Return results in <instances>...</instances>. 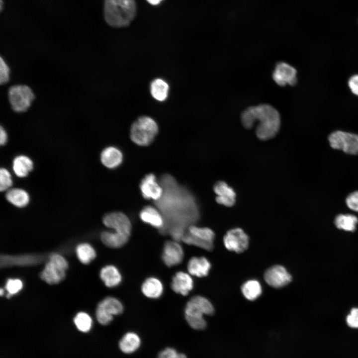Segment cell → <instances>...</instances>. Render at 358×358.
I'll list each match as a JSON object with an SVG mask.
<instances>
[{"instance_id": "obj_22", "label": "cell", "mask_w": 358, "mask_h": 358, "mask_svg": "<svg viewBox=\"0 0 358 358\" xmlns=\"http://www.w3.org/2000/svg\"><path fill=\"white\" fill-rule=\"evenodd\" d=\"M100 277L105 285L108 287L118 285L122 280L119 271L115 267L112 265L103 268L100 272Z\"/></svg>"}, {"instance_id": "obj_15", "label": "cell", "mask_w": 358, "mask_h": 358, "mask_svg": "<svg viewBox=\"0 0 358 358\" xmlns=\"http://www.w3.org/2000/svg\"><path fill=\"white\" fill-rule=\"evenodd\" d=\"M213 190L217 195L216 201L219 204L227 207L234 205L236 200V193L233 188L223 181L216 182Z\"/></svg>"}, {"instance_id": "obj_19", "label": "cell", "mask_w": 358, "mask_h": 358, "mask_svg": "<svg viewBox=\"0 0 358 358\" xmlns=\"http://www.w3.org/2000/svg\"><path fill=\"white\" fill-rule=\"evenodd\" d=\"M187 268L190 274L200 277L208 274L211 265L207 259L203 257H194L190 259Z\"/></svg>"}, {"instance_id": "obj_35", "label": "cell", "mask_w": 358, "mask_h": 358, "mask_svg": "<svg viewBox=\"0 0 358 358\" xmlns=\"http://www.w3.org/2000/svg\"><path fill=\"white\" fill-rule=\"evenodd\" d=\"M12 184L11 176L8 170L1 168L0 170V190L1 191L8 189Z\"/></svg>"}, {"instance_id": "obj_43", "label": "cell", "mask_w": 358, "mask_h": 358, "mask_svg": "<svg viewBox=\"0 0 358 358\" xmlns=\"http://www.w3.org/2000/svg\"><path fill=\"white\" fill-rule=\"evenodd\" d=\"M147 1L152 4V5H157L160 3V2L161 1V0H147Z\"/></svg>"}, {"instance_id": "obj_26", "label": "cell", "mask_w": 358, "mask_h": 358, "mask_svg": "<svg viewBox=\"0 0 358 358\" xmlns=\"http://www.w3.org/2000/svg\"><path fill=\"white\" fill-rule=\"evenodd\" d=\"M102 243L107 247L119 248L123 246L128 241L129 237L115 232H102L100 234Z\"/></svg>"}, {"instance_id": "obj_24", "label": "cell", "mask_w": 358, "mask_h": 358, "mask_svg": "<svg viewBox=\"0 0 358 358\" xmlns=\"http://www.w3.org/2000/svg\"><path fill=\"white\" fill-rule=\"evenodd\" d=\"M32 160L24 155L16 156L12 162V168L14 174L19 178L27 176L33 169Z\"/></svg>"}, {"instance_id": "obj_6", "label": "cell", "mask_w": 358, "mask_h": 358, "mask_svg": "<svg viewBox=\"0 0 358 358\" xmlns=\"http://www.w3.org/2000/svg\"><path fill=\"white\" fill-rule=\"evenodd\" d=\"M328 140L331 147L334 149L342 150L348 154H358V134L336 131L329 135Z\"/></svg>"}, {"instance_id": "obj_38", "label": "cell", "mask_w": 358, "mask_h": 358, "mask_svg": "<svg viewBox=\"0 0 358 358\" xmlns=\"http://www.w3.org/2000/svg\"><path fill=\"white\" fill-rule=\"evenodd\" d=\"M348 326L352 328H358V308H353L346 318Z\"/></svg>"}, {"instance_id": "obj_39", "label": "cell", "mask_w": 358, "mask_h": 358, "mask_svg": "<svg viewBox=\"0 0 358 358\" xmlns=\"http://www.w3.org/2000/svg\"><path fill=\"white\" fill-rule=\"evenodd\" d=\"M346 201L347 205L350 209L358 212V191H354L349 194Z\"/></svg>"}, {"instance_id": "obj_20", "label": "cell", "mask_w": 358, "mask_h": 358, "mask_svg": "<svg viewBox=\"0 0 358 358\" xmlns=\"http://www.w3.org/2000/svg\"><path fill=\"white\" fill-rule=\"evenodd\" d=\"M140 217L144 222L159 229H162L165 224L162 215L151 206L145 207L140 213Z\"/></svg>"}, {"instance_id": "obj_28", "label": "cell", "mask_w": 358, "mask_h": 358, "mask_svg": "<svg viewBox=\"0 0 358 358\" xmlns=\"http://www.w3.org/2000/svg\"><path fill=\"white\" fill-rule=\"evenodd\" d=\"M241 290L245 297L251 301L257 299L262 292L261 285L256 280L246 281L243 284Z\"/></svg>"}, {"instance_id": "obj_16", "label": "cell", "mask_w": 358, "mask_h": 358, "mask_svg": "<svg viewBox=\"0 0 358 358\" xmlns=\"http://www.w3.org/2000/svg\"><path fill=\"white\" fill-rule=\"evenodd\" d=\"M193 287V280L188 273L177 272L173 277L171 287L173 291L182 295H186Z\"/></svg>"}, {"instance_id": "obj_5", "label": "cell", "mask_w": 358, "mask_h": 358, "mask_svg": "<svg viewBox=\"0 0 358 358\" xmlns=\"http://www.w3.org/2000/svg\"><path fill=\"white\" fill-rule=\"evenodd\" d=\"M8 97L12 109L17 112L26 111L35 97L32 90L23 85L11 87L8 90Z\"/></svg>"}, {"instance_id": "obj_47", "label": "cell", "mask_w": 358, "mask_h": 358, "mask_svg": "<svg viewBox=\"0 0 358 358\" xmlns=\"http://www.w3.org/2000/svg\"><path fill=\"white\" fill-rule=\"evenodd\" d=\"M161 0L162 1V0Z\"/></svg>"}, {"instance_id": "obj_44", "label": "cell", "mask_w": 358, "mask_h": 358, "mask_svg": "<svg viewBox=\"0 0 358 358\" xmlns=\"http://www.w3.org/2000/svg\"><path fill=\"white\" fill-rule=\"evenodd\" d=\"M177 358H187V357L183 353H178Z\"/></svg>"}, {"instance_id": "obj_10", "label": "cell", "mask_w": 358, "mask_h": 358, "mask_svg": "<svg viewBox=\"0 0 358 358\" xmlns=\"http://www.w3.org/2000/svg\"><path fill=\"white\" fill-rule=\"evenodd\" d=\"M296 76V70L289 64L283 62L276 64L272 74L273 80L281 87L286 85L294 86L297 82Z\"/></svg>"}, {"instance_id": "obj_42", "label": "cell", "mask_w": 358, "mask_h": 358, "mask_svg": "<svg viewBox=\"0 0 358 358\" xmlns=\"http://www.w3.org/2000/svg\"><path fill=\"white\" fill-rule=\"evenodd\" d=\"M7 135L4 129L0 126V144L1 145H4L7 142Z\"/></svg>"}, {"instance_id": "obj_30", "label": "cell", "mask_w": 358, "mask_h": 358, "mask_svg": "<svg viewBox=\"0 0 358 358\" xmlns=\"http://www.w3.org/2000/svg\"><path fill=\"white\" fill-rule=\"evenodd\" d=\"M76 253L79 261L84 264H89L96 257L94 250L88 243L79 244L76 248Z\"/></svg>"}, {"instance_id": "obj_12", "label": "cell", "mask_w": 358, "mask_h": 358, "mask_svg": "<svg viewBox=\"0 0 358 358\" xmlns=\"http://www.w3.org/2000/svg\"><path fill=\"white\" fill-rule=\"evenodd\" d=\"M183 251L181 245L176 241H168L164 244L162 258L168 267H173L181 263Z\"/></svg>"}, {"instance_id": "obj_34", "label": "cell", "mask_w": 358, "mask_h": 358, "mask_svg": "<svg viewBox=\"0 0 358 358\" xmlns=\"http://www.w3.org/2000/svg\"><path fill=\"white\" fill-rule=\"evenodd\" d=\"M22 282L19 279H8L6 283L5 288L8 292L7 298L17 293L22 288Z\"/></svg>"}, {"instance_id": "obj_23", "label": "cell", "mask_w": 358, "mask_h": 358, "mask_svg": "<svg viewBox=\"0 0 358 358\" xmlns=\"http://www.w3.org/2000/svg\"><path fill=\"white\" fill-rule=\"evenodd\" d=\"M141 339L135 333L128 332L121 339L119 343L120 350L127 354H132L137 351L140 346Z\"/></svg>"}, {"instance_id": "obj_7", "label": "cell", "mask_w": 358, "mask_h": 358, "mask_svg": "<svg viewBox=\"0 0 358 358\" xmlns=\"http://www.w3.org/2000/svg\"><path fill=\"white\" fill-rule=\"evenodd\" d=\"M123 311V305L118 299L107 297L97 306L95 312L96 319L100 324L106 325L112 320L114 315L120 314Z\"/></svg>"}, {"instance_id": "obj_46", "label": "cell", "mask_w": 358, "mask_h": 358, "mask_svg": "<svg viewBox=\"0 0 358 358\" xmlns=\"http://www.w3.org/2000/svg\"><path fill=\"white\" fill-rule=\"evenodd\" d=\"M2 0H0V9H2Z\"/></svg>"}, {"instance_id": "obj_18", "label": "cell", "mask_w": 358, "mask_h": 358, "mask_svg": "<svg viewBox=\"0 0 358 358\" xmlns=\"http://www.w3.org/2000/svg\"><path fill=\"white\" fill-rule=\"evenodd\" d=\"M100 160L106 167L114 169L118 167L122 162L123 154L116 147H106L101 153Z\"/></svg>"}, {"instance_id": "obj_3", "label": "cell", "mask_w": 358, "mask_h": 358, "mask_svg": "<svg viewBox=\"0 0 358 358\" xmlns=\"http://www.w3.org/2000/svg\"><path fill=\"white\" fill-rule=\"evenodd\" d=\"M214 312V309L211 302L206 298L198 295L192 297L187 302L184 309V316L191 328L199 330L206 324L203 315H211Z\"/></svg>"}, {"instance_id": "obj_45", "label": "cell", "mask_w": 358, "mask_h": 358, "mask_svg": "<svg viewBox=\"0 0 358 358\" xmlns=\"http://www.w3.org/2000/svg\"><path fill=\"white\" fill-rule=\"evenodd\" d=\"M3 293H4V290H3V289H2V288H1V289H0V296H2V295L3 294Z\"/></svg>"}, {"instance_id": "obj_41", "label": "cell", "mask_w": 358, "mask_h": 358, "mask_svg": "<svg viewBox=\"0 0 358 358\" xmlns=\"http://www.w3.org/2000/svg\"><path fill=\"white\" fill-rule=\"evenodd\" d=\"M348 86L351 91L358 95V75L352 76L348 81Z\"/></svg>"}, {"instance_id": "obj_17", "label": "cell", "mask_w": 358, "mask_h": 358, "mask_svg": "<svg viewBox=\"0 0 358 358\" xmlns=\"http://www.w3.org/2000/svg\"><path fill=\"white\" fill-rule=\"evenodd\" d=\"M40 276L43 280L49 284H57L64 279L65 270L60 268L49 261L46 264Z\"/></svg>"}, {"instance_id": "obj_1", "label": "cell", "mask_w": 358, "mask_h": 358, "mask_svg": "<svg viewBox=\"0 0 358 358\" xmlns=\"http://www.w3.org/2000/svg\"><path fill=\"white\" fill-rule=\"evenodd\" d=\"M241 120L247 129L252 128L254 124L258 122L256 134L262 140L273 138L278 132L281 123L278 111L268 104L247 107L242 112Z\"/></svg>"}, {"instance_id": "obj_8", "label": "cell", "mask_w": 358, "mask_h": 358, "mask_svg": "<svg viewBox=\"0 0 358 358\" xmlns=\"http://www.w3.org/2000/svg\"><path fill=\"white\" fill-rule=\"evenodd\" d=\"M249 238L244 231L240 228L231 229L223 237L226 248L237 253L245 251L248 247Z\"/></svg>"}, {"instance_id": "obj_31", "label": "cell", "mask_w": 358, "mask_h": 358, "mask_svg": "<svg viewBox=\"0 0 358 358\" xmlns=\"http://www.w3.org/2000/svg\"><path fill=\"white\" fill-rule=\"evenodd\" d=\"M188 232L193 236L202 240L213 242L214 232L209 228L198 227L192 225L188 227Z\"/></svg>"}, {"instance_id": "obj_2", "label": "cell", "mask_w": 358, "mask_h": 358, "mask_svg": "<svg viewBox=\"0 0 358 358\" xmlns=\"http://www.w3.org/2000/svg\"><path fill=\"white\" fill-rule=\"evenodd\" d=\"M136 12L134 0H104V19L112 27L128 26L134 19Z\"/></svg>"}, {"instance_id": "obj_21", "label": "cell", "mask_w": 358, "mask_h": 358, "mask_svg": "<svg viewBox=\"0 0 358 358\" xmlns=\"http://www.w3.org/2000/svg\"><path fill=\"white\" fill-rule=\"evenodd\" d=\"M141 290L146 297L157 298L163 293V285L159 279L151 277L144 281L141 286Z\"/></svg>"}, {"instance_id": "obj_13", "label": "cell", "mask_w": 358, "mask_h": 358, "mask_svg": "<svg viewBox=\"0 0 358 358\" xmlns=\"http://www.w3.org/2000/svg\"><path fill=\"white\" fill-rule=\"evenodd\" d=\"M43 260L42 257L36 255H1L0 267L5 268L13 266H34L39 264Z\"/></svg>"}, {"instance_id": "obj_33", "label": "cell", "mask_w": 358, "mask_h": 358, "mask_svg": "<svg viewBox=\"0 0 358 358\" xmlns=\"http://www.w3.org/2000/svg\"><path fill=\"white\" fill-rule=\"evenodd\" d=\"M74 322L77 329L82 332H87L92 326V319L89 314L81 312L74 319Z\"/></svg>"}, {"instance_id": "obj_9", "label": "cell", "mask_w": 358, "mask_h": 358, "mask_svg": "<svg viewBox=\"0 0 358 358\" xmlns=\"http://www.w3.org/2000/svg\"><path fill=\"white\" fill-rule=\"evenodd\" d=\"M103 223L106 227L114 230V232L129 238L131 231V223L128 217L121 212H114L106 214Z\"/></svg>"}, {"instance_id": "obj_11", "label": "cell", "mask_w": 358, "mask_h": 358, "mask_svg": "<svg viewBox=\"0 0 358 358\" xmlns=\"http://www.w3.org/2000/svg\"><path fill=\"white\" fill-rule=\"evenodd\" d=\"M264 278L269 285L274 288H280L288 284L292 277L283 267L276 265L266 270Z\"/></svg>"}, {"instance_id": "obj_40", "label": "cell", "mask_w": 358, "mask_h": 358, "mask_svg": "<svg viewBox=\"0 0 358 358\" xmlns=\"http://www.w3.org/2000/svg\"><path fill=\"white\" fill-rule=\"evenodd\" d=\"M178 353L172 348H167L158 354L157 358H177Z\"/></svg>"}, {"instance_id": "obj_27", "label": "cell", "mask_w": 358, "mask_h": 358, "mask_svg": "<svg viewBox=\"0 0 358 358\" xmlns=\"http://www.w3.org/2000/svg\"><path fill=\"white\" fill-rule=\"evenodd\" d=\"M150 92L152 97L159 101H164L168 97L169 86L164 80L160 78L154 80L150 84Z\"/></svg>"}, {"instance_id": "obj_4", "label": "cell", "mask_w": 358, "mask_h": 358, "mask_svg": "<svg viewBox=\"0 0 358 358\" xmlns=\"http://www.w3.org/2000/svg\"><path fill=\"white\" fill-rule=\"evenodd\" d=\"M158 131V124L152 118L141 116L132 123L130 135L134 143L146 146L153 142Z\"/></svg>"}, {"instance_id": "obj_14", "label": "cell", "mask_w": 358, "mask_h": 358, "mask_svg": "<svg viewBox=\"0 0 358 358\" xmlns=\"http://www.w3.org/2000/svg\"><path fill=\"white\" fill-rule=\"evenodd\" d=\"M140 188L143 196L146 199L159 200L163 195V189L157 182L154 175H146L142 180Z\"/></svg>"}, {"instance_id": "obj_36", "label": "cell", "mask_w": 358, "mask_h": 358, "mask_svg": "<svg viewBox=\"0 0 358 358\" xmlns=\"http://www.w3.org/2000/svg\"><path fill=\"white\" fill-rule=\"evenodd\" d=\"M10 70L5 61L0 57V83L1 85L7 83L9 79Z\"/></svg>"}, {"instance_id": "obj_25", "label": "cell", "mask_w": 358, "mask_h": 358, "mask_svg": "<svg viewBox=\"0 0 358 358\" xmlns=\"http://www.w3.org/2000/svg\"><path fill=\"white\" fill-rule=\"evenodd\" d=\"M5 198L8 202L18 207L25 206L29 201L28 193L24 189L18 188L7 190Z\"/></svg>"}, {"instance_id": "obj_32", "label": "cell", "mask_w": 358, "mask_h": 358, "mask_svg": "<svg viewBox=\"0 0 358 358\" xmlns=\"http://www.w3.org/2000/svg\"><path fill=\"white\" fill-rule=\"evenodd\" d=\"M182 241L186 244L194 245L206 251H211L213 248V242L198 239L188 232L184 234Z\"/></svg>"}, {"instance_id": "obj_37", "label": "cell", "mask_w": 358, "mask_h": 358, "mask_svg": "<svg viewBox=\"0 0 358 358\" xmlns=\"http://www.w3.org/2000/svg\"><path fill=\"white\" fill-rule=\"evenodd\" d=\"M49 261L64 270H66L68 267L67 261L59 254H55L51 255Z\"/></svg>"}, {"instance_id": "obj_29", "label": "cell", "mask_w": 358, "mask_h": 358, "mask_svg": "<svg viewBox=\"0 0 358 358\" xmlns=\"http://www.w3.org/2000/svg\"><path fill=\"white\" fill-rule=\"evenodd\" d=\"M358 218L352 214H340L335 219L336 226L340 229L347 231H354Z\"/></svg>"}]
</instances>
